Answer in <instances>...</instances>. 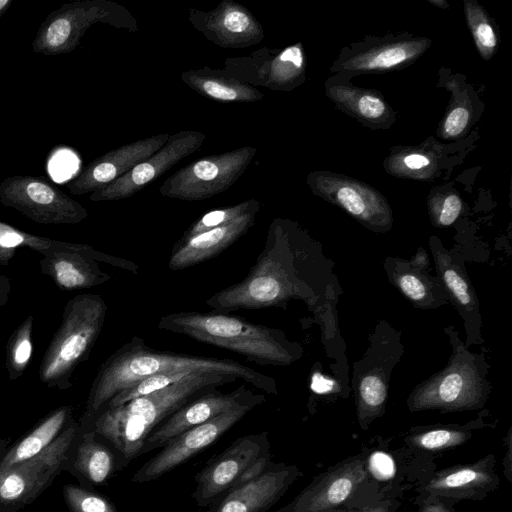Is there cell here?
Returning <instances> with one entry per match:
<instances>
[{
	"label": "cell",
	"mask_w": 512,
	"mask_h": 512,
	"mask_svg": "<svg viewBox=\"0 0 512 512\" xmlns=\"http://www.w3.org/2000/svg\"><path fill=\"white\" fill-rule=\"evenodd\" d=\"M271 458L266 431L239 437L195 475L191 498L198 506L208 508L263 472Z\"/></svg>",
	"instance_id": "obj_9"
},
{
	"label": "cell",
	"mask_w": 512,
	"mask_h": 512,
	"mask_svg": "<svg viewBox=\"0 0 512 512\" xmlns=\"http://www.w3.org/2000/svg\"><path fill=\"white\" fill-rule=\"evenodd\" d=\"M73 418V407L60 406L42 418L0 458V470L26 461L50 446Z\"/></svg>",
	"instance_id": "obj_31"
},
{
	"label": "cell",
	"mask_w": 512,
	"mask_h": 512,
	"mask_svg": "<svg viewBox=\"0 0 512 512\" xmlns=\"http://www.w3.org/2000/svg\"><path fill=\"white\" fill-rule=\"evenodd\" d=\"M257 149H237L196 159L180 168L159 187L162 196L182 201H202L228 190L246 171Z\"/></svg>",
	"instance_id": "obj_10"
},
{
	"label": "cell",
	"mask_w": 512,
	"mask_h": 512,
	"mask_svg": "<svg viewBox=\"0 0 512 512\" xmlns=\"http://www.w3.org/2000/svg\"><path fill=\"white\" fill-rule=\"evenodd\" d=\"M463 209V202L456 192H436L428 200L431 222L436 227H447L456 221Z\"/></svg>",
	"instance_id": "obj_41"
},
{
	"label": "cell",
	"mask_w": 512,
	"mask_h": 512,
	"mask_svg": "<svg viewBox=\"0 0 512 512\" xmlns=\"http://www.w3.org/2000/svg\"><path fill=\"white\" fill-rule=\"evenodd\" d=\"M260 206L261 204L258 200L248 199L234 205L211 210L194 221L184 232L183 236H194L225 225L250 211L260 210Z\"/></svg>",
	"instance_id": "obj_38"
},
{
	"label": "cell",
	"mask_w": 512,
	"mask_h": 512,
	"mask_svg": "<svg viewBox=\"0 0 512 512\" xmlns=\"http://www.w3.org/2000/svg\"><path fill=\"white\" fill-rule=\"evenodd\" d=\"M0 512H18V510L9 505L0 503Z\"/></svg>",
	"instance_id": "obj_51"
},
{
	"label": "cell",
	"mask_w": 512,
	"mask_h": 512,
	"mask_svg": "<svg viewBox=\"0 0 512 512\" xmlns=\"http://www.w3.org/2000/svg\"><path fill=\"white\" fill-rule=\"evenodd\" d=\"M313 194L340 207L374 232L393 226L392 210L386 198L369 184L327 171H314L307 177Z\"/></svg>",
	"instance_id": "obj_15"
},
{
	"label": "cell",
	"mask_w": 512,
	"mask_h": 512,
	"mask_svg": "<svg viewBox=\"0 0 512 512\" xmlns=\"http://www.w3.org/2000/svg\"><path fill=\"white\" fill-rule=\"evenodd\" d=\"M11 291L10 279L6 275H0V307L4 306L8 300Z\"/></svg>",
	"instance_id": "obj_46"
},
{
	"label": "cell",
	"mask_w": 512,
	"mask_h": 512,
	"mask_svg": "<svg viewBox=\"0 0 512 512\" xmlns=\"http://www.w3.org/2000/svg\"><path fill=\"white\" fill-rule=\"evenodd\" d=\"M222 70L253 87L290 91L305 80L306 57L300 42L283 49L264 47L248 56L227 58Z\"/></svg>",
	"instance_id": "obj_16"
},
{
	"label": "cell",
	"mask_w": 512,
	"mask_h": 512,
	"mask_svg": "<svg viewBox=\"0 0 512 512\" xmlns=\"http://www.w3.org/2000/svg\"><path fill=\"white\" fill-rule=\"evenodd\" d=\"M265 401L264 394L258 393L255 398L180 433L145 462L132 476L131 481L142 484L157 480L216 442L247 413Z\"/></svg>",
	"instance_id": "obj_13"
},
{
	"label": "cell",
	"mask_w": 512,
	"mask_h": 512,
	"mask_svg": "<svg viewBox=\"0 0 512 512\" xmlns=\"http://www.w3.org/2000/svg\"><path fill=\"white\" fill-rule=\"evenodd\" d=\"M366 476L348 509H363L386 499H399L415 490L436 470L434 459L421 456L390 439L375 437L362 447Z\"/></svg>",
	"instance_id": "obj_7"
},
{
	"label": "cell",
	"mask_w": 512,
	"mask_h": 512,
	"mask_svg": "<svg viewBox=\"0 0 512 512\" xmlns=\"http://www.w3.org/2000/svg\"><path fill=\"white\" fill-rule=\"evenodd\" d=\"M188 21L221 48H248L264 38L261 23L247 7L234 0H222L210 11L190 8Z\"/></svg>",
	"instance_id": "obj_20"
},
{
	"label": "cell",
	"mask_w": 512,
	"mask_h": 512,
	"mask_svg": "<svg viewBox=\"0 0 512 512\" xmlns=\"http://www.w3.org/2000/svg\"><path fill=\"white\" fill-rule=\"evenodd\" d=\"M437 277L454 308L462 317L466 330V347L481 342V314L479 301L462 261L442 246L436 237L430 238Z\"/></svg>",
	"instance_id": "obj_24"
},
{
	"label": "cell",
	"mask_w": 512,
	"mask_h": 512,
	"mask_svg": "<svg viewBox=\"0 0 512 512\" xmlns=\"http://www.w3.org/2000/svg\"><path fill=\"white\" fill-rule=\"evenodd\" d=\"M464 11L479 54L485 60L491 59L497 50L498 38L488 14L473 0L464 2Z\"/></svg>",
	"instance_id": "obj_36"
},
{
	"label": "cell",
	"mask_w": 512,
	"mask_h": 512,
	"mask_svg": "<svg viewBox=\"0 0 512 512\" xmlns=\"http://www.w3.org/2000/svg\"><path fill=\"white\" fill-rule=\"evenodd\" d=\"M310 387L311 390L317 394H330L340 390L335 380L319 372L313 374Z\"/></svg>",
	"instance_id": "obj_42"
},
{
	"label": "cell",
	"mask_w": 512,
	"mask_h": 512,
	"mask_svg": "<svg viewBox=\"0 0 512 512\" xmlns=\"http://www.w3.org/2000/svg\"><path fill=\"white\" fill-rule=\"evenodd\" d=\"M107 305L98 294L83 293L65 305L62 321L39 367V379L48 388L72 387L76 368L89 358L104 326Z\"/></svg>",
	"instance_id": "obj_5"
},
{
	"label": "cell",
	"mask_w": 512,
	"mask_h": 512,
	"mask_svg": "<svg viewBox=\"0 0 512 512\" xmlns=\"http://www.w3.org/2000/svg\"><path fill=\"white\" fill-rule=\"evenodd\" d=\"M328 97L345 112L369 125H384L391 121L392 111L376 91L346 84L327 85Z\"/></svg>",
	"instance_id": "obj_32"
},
{
	"label": "cell",
	"mask_w": 512,
	"mask_h": 512,
	"mask_svg": "<svg viewBox=\"0 0 512 512\" xmlns=\"http://www.w3.org/2000/svg\"><path fill=\"white\" fill-rule=\"evenodd\" d=\"M401 504L399 499H386L363 509H340L333 512H397Z\"/></svg>",
	"instance_id": "obj_43"
},
{
	"label": "cell",
	"mask_w": 512,
	"mask_h": 512,
	"mask_svg": "<svg viewBox=\"0 0 512 512\" xmlns=\"http://www.w3.org/2000/svg\"><path fill=\"white\" fill-rule=\"evenodd\" d=\"M12 0H0V18L10 8Z\"/></svg>",
	"instance_id": "obj_48"
},
{
	"label": "cell",
	"mask_w": 512,
	"mask_h": 512,
	"mask_svg": "<svg viewBox=\"0 0 512 512\" xmlns=\"http://www.w3.org/2000/svg\"><path fill=\"white\" fill-rule=\"evenodd\" d=\"M40 270L62 291L88 289L102 285L112 276L101 270L99 262L138 274L133 261L95 250L92 246L56 240L42 255Z\"/></svg>",
	"instance_id": "obj_14"
},
{
	"label": "cell",
	"mask_w": 512,
	"mask_h": 512,
	"mask_svg": "<svg viewBox=\"0 0 512 512\" xmlns=\"http://www.w3.org/2000/svg\"><path fill=\"white\" fill-rule=\"evenodd\" d=\"M238 378L214 372L192 373L161 390L137 397L117 407L102 409L79 424L103 438L118 457L119 470L137 458L150 433L187 402Z\"/></svg>",
	"instance_id": "obj_3"
},
{
	"label": "cell",
	"mask_w": 512,
	"mask_h": 512,
	"mask_svg": "<svg viewBox=\"0 0 512 512\" xmlns=\"http://www.w3.org/2000/svg\"><path fill=\"white\" fill-rule=\"evenodd\" d=\"M296 225L282 218L271 222L264 247L246 277L205 300L215 312L285 308L291 299L308 300L311 288Z\"/></svg>",
	"instance_id": "obj_1"
},
{
	"label": "cell",
	"mask_w": 512,
	"mask_h": 512,
	"mask_svg": "<svg viewBox=\"0 0 512 512\" xmlns=\"http://www.w3.org/2000/svg\"><path fill=\"white\" fill-rule=\"evenodd\" d=\"M55 242L54 239L30 234L0 222V265L7 266L18 248L28 247L43 255Z\"/></svg>",
	"instance_id": "obj_37"
},
{
	"label": "cell",
	"mask_w": 512,
	"mask_h": 512,
	"mask_svg": "<svg viewBox=\"0 0 512 512\" xmlns=\"http://www.w3.org/2000/svg\"><path fill=\"white\" fill-rule=\"evenodd\" d=\"M64 470L73 474L86 488L103 485L120 471L113 448L95 432L81 428Z\"/></svg>",
	"instance_id": "obj_27"
},
{
	"label": "cell",
	"mask_w": 512,
	"mask_h": 512,
	"mask_svg": "<svg viewBox=\"0 0 512 512\" xmlns=\"http://www.w3.org/2000/svg\"><path fill=\"white\" fill-rule=\"evenodd\" d=\"M500 476L490 453L470 464H456L434 471L415 491L414 504L438 500L453 506L462 500L480 501L497 490Z\"/></svg>",
	"instance_id": "obj_17"
},
{
	"label": "cell",
	"mask_w": 512,
	"mask_h": 512,
	"mask_svg": "<svg viewBox=\"0 0 512 512\" xmlns=\"http://www.w3.org/2000/svg\"><path fill=\"white\" fill-rule=\"evenodd\" d=\"M431 40L414 37L379 41L341 56L332 69L349 73H381L397 69L418 59Z\"/></svg>",
	"instance_id": "obj_25"
},
{
	"label": "cell",
	"mask_w": 512,
	"mask_h": 512,
	"mask_svg": "<svg viewBox=\"0 0 512 512\" xmlns=\"http://www.w3.org/2000/svg\"><path fill=\"white\" fill-rule=\"evenodd\" d=\"M384 266L391 283L415 307L435 309L448 302L438 277L428 275L409 260L388 257Z\"/></svg>",
	"instance_id": "obj_29"
},
{
	"label": "cell",
	"mask_w": 512,
	"mask_h": 512,
	"mask_svg": "<svg viewBox=\"0 0 512 512\" xmlns=\"http://www.w3.org/2000/svg\"><path fill=\"white\" fill-rule=\"evenodd\" d=\"M302 476L296 465L271 462L204 512H268Z\"/></svg>",
	"instance_id": "obj_23"
},
{
	"label": "cell",
	"mask_w": 512,
	"mask_h": 512,
	"mask_svg": "<svg viewBox=\"0 0 512 512\" xmlns=\"http://www.w3.org/2000/svg\"><path fill=\"white\" fill-rule=\"evenodd\" d=\"M366 476L363 450L329 467L287 504V512H333L348 509Z\"/></svg>",
	"instance_id": "obj_19"
},
{
	"label": "cell",
	"mask_w": 512,
	"mask_h": 512,
	"mask_svg": "<svg viewBox=\"0 0 512 512\" xmlns=\"http://www.w3.org/2000/svg\"><path fill=\"white\" fill-rule=\"evenodd\" d=\"M205 139L206 134L197 130H182L170 135L165 145L156 153L106 187L91 193L90 200L114 201L133 196L182 159L195 153Z\"/></svg>",
	"instance_id": "obj_18"
},
{
	"label": "cell",
	"mask_w": 512,
	"mask_h": 512,
	"mask_svg": "<svg viewBox=\"0 0 512 512\" xmlns=\"http://www.w3.org/2000/svg\"><path fill=\"white\" fill-rule=\"evenodd\" d=\"M157 327L223 348L258 365L286 366L302 356V348L282 330L221 312L180 311L162 316Z\"/></svg>",
	"instance_id": "obj_4"
},
{
	"label": "cell",
	"mask_w": 512,
	"mask_h": 512,
	"mask_svg": "<svg viewBox=\"0 0 512 512\" xmlns=\"http://www.w3.org/2000/svg\"><path fill=\"white\" fill-rule=\"evenodd\" d=\"M488 426L482 416L465 424L415 426L404 435L403 445L421 456L435 459L468 442Z\"/></svg>",
	"instance_id": "obj_28"
},
{
	"label": "cell",
	"mask_w": 512,
	"mask_h": 512,
	"mask_svg": "<svg viewBox=\"0 0 512 512\" xmlns=\"http://www.w3.org/2000/svg\"><path fill=\"white\" fill-rule=\"evenodd\" d=\"M181 80L201 96L219 102L251 103L264 96L256 87L209 67L187 70Z\"/></svg>",
	"instance_id": "obj_30"
},
{
	"label": "cell",
	"mask_w": 512,
	"mask_h": 512,
	"mask_svg": "<svg viewBox=\"0 0 512 512\" xmlns=\"http://www.w3.org/2000/svg\"><path fill=\"white\" fill-rule=\"evenodd\" d=\"M62 492L70 512H118L107 497L81 485L67 484Z\"/></svg>",
	"instance_id": "obj_39"
},
{
	"label": "cell",
	"mask_w": 512,
	"mask_h": 512,
	"mask_svg": "<svg viewBox=\"0 0 512 512\" xmlns=\"http://www.w3.org/2000/svg\"><path fill=\"white\" fill-rule=\"evenodd\" d=\"M275 512H287V505L279 508L278 510H276Z\"/></svg>",
	"instance_id": "obj_52"
},
{
	"label": "cell",
	"mask_w": 512,
	"mask_h": 512,
	"mask_svg": "<svg viewBox=\"0 0 512 512\" xmlns=\"http://www.w3.org/2000/svg\"><path fill=\"white\" fill-rule=\"evenodd\" d=\"M388 382L389 375L376 365L359 376L356 385L357 418L364 431L385 412Z\"/></svg>",
	"instance_id": "obj_33"
},
{
	"label": "cell",
	"mask_w": 512,
	"mask_h": 512,
	"mask_svg": "<svg viewBox=\"0 0 512 512\" xmlns=\"http://www.w3.org/2000/svg\"><path fill=\"white\" fill-rule=\"evenodd\" d=\"M169 136L168 133H162L145 137L106 152L91 161L66 184V188L74 195H84L106 187L156 153L165 145Z\"/></svg>",
	"instance_id": "obj_22"
},
{
	"label": "cell",
	"mask_w": 512,
	"mask_h": 512,
	"mask_svg": "<svg viewBox=\"0 0 512 512\" xmlns=\"http://www.w3.org/2000/svg\"><path fill=\"white\" fill-rule=\"evenodd\" d=\"M79 432V422L72 418L44 451L26 461L0 470V503L19 510L40 496L64 470Z\"/></svg>",
	"instance_id": "obj_11"
},
{
	"label": "cell",
	"mask_w": 512,
	"mask_h": 512,
	"mask_svg": "<svg viewBox=\"0 0 512 512\" xmlns=\"http://www.w3.org/2000/svg\"><path fill=\"white\" fill-rule=\"evenodd\" d=\"M0 202L40 224H77L88 211L44 178L15 175L0 183Z\"/></svg>",
	"instance_id": "obj_12"
},
{
	"label": "cell",
	"mask_w": 512,
	"mask_h": 512,
	"mask_svg": "<svg viewBox=\"0 0 512 512\" xmlns=\"http://www.w3.org/2000/svg\"><path fill=\"white\" fill-rule=\"evenodd\" d=\"M472 118V110L467 98L456 96L453 91L450 106L438 130L444 139H456L468 128Z\"/></svg>",
	"instance_id": "obj_40"
},
{
	"label": "cell",
	"mask_w": 512,
	"mask_h": 512,
	"mask_svg": "<svg viewBox=\"0 0 512 512\" xmlns=\"http://www.w3.org/2000/svg\"><path fill=\"white\" fill-rule=\"evenodd\" d=\"M453 347L448 364L410 393V412L439 410L442 413L481 409L486 403L490 384L488 364L483 357L468 350L453 327L445 328Z\"/></svg>",
	"instance_id": "obj_6"
},
{
	"label": "cell",
	"mask_w": 512,
	"mask_h": 512,
	"mask_svg": "<svg viewBox=\"0 0 512 512\" xmlns=\"http://www.w3.org/2000/svg\"><path fill=\"white\" fill-rule=\"evenodd\" d=\"M97 23L128 32L139 29L136 18L119 3L110 0L73 1L45 17L32 43V50L46 56L72 52L86 31Z\"/></svg>",
	"instance_id": "obj_8"
},
{
	"label": "cell",
	"mask_w": 512,
	"mask_h": 512,
	"mask_svg": "<svg viewBox=\"0 0 512 512\" xmlns=\"http://www.w3.org/2000/svg\"><path fill=\"white\" fill-rule=\"evenodd\" d=\"M418 507L417 512H457L453 506H449L438 500L424 502Z\"/></svg>",
	"instance_id": "obj_45"
},
{
	"label": "cell",
	"mask_w": 512,
	"mask_h": 512,
	"mask_svg": "<svg viewBox=\"0 0 512 512\" xmlns=\"http://www.w3.org/2000/svg\"><path fill=\"white\" fill-rule=\"evenodd\" d=\"M386 160V169L397 177L426 179L432 176L437 167L435 158L419 148L401 149Z\"/></svg>",
	"instance_id": "obj_35"
},
{
	"label": "cell",
	"mask_w": 512,
	"mask_h": 512,
	"mask_svg": "<svg viewBox=\"0 0 512 512\" xmlns=\"http://www.w3.org/2000/svg\"><path fill=\"white\" fill-rule=\"evenodd\" d=\"M33 321L32 315L27 316L8 339L5 367L11 381L20 378L31 361Z\"/></svg>",
	"instance_id": "obj_34"
},
{
	"label": "cell",
	"mask_w": 512,
	"mask_h": 512,
	"mask_svg": "<svg viewBox=\"0 0 512 512\" xmlns=\"http://www.w3.org/2000/svg\"><path fill=\"white\" fill-rule=\"evenodd\" d=\"M414 266L417 268L427 271L429 266V258L427 256V253L422 248L418 249V252L415 256L412 257L411 260H409Z\"/></svg>",
	"instance_id": "obj_47"
},
{
	"label": "cell",
	"mask_w": 512,
	"mask_h": 512,
	"mask_svg": "<svg viewBox=\"0 0 512 512\" xmlns=\"http://www.w3.org/2000/svg\"><path fill=\"white\" fill-rule=\"evenodd\" d=\"M506 452L503 458L504 475L509 483L512 481V427L505 437Z\"/></svg>",
	"instance_id": "obj_44"
},
{
	"label": "cell",
	"mask_w": 512,
	"mask_h": 512,
	"mask_svg": "<svg viewBox=\"0 0 512 512\" xmlns=\"http://www.w3.org/2000/svg\"><path fill=\"white\" fill-rule=\"evenodd\" d=\"M429 2L439 8H447L449 6L444 0H429Z\"/></svg>",
	"instance_id": "obj_50"
},
{
	"label": "cell",
	"mask_w": 512,
	"mask_h": 512,
	"mask_svg": "<svg viewBox=\"0 0 512 512\" xmlns=\"http://www.w3.org/2000/svg\"><path fill=\"white\" fill-rule=\"evenodd\" d=\"M245 384L231 392L210 390L187 402L158 425L146 438L139 456L163 447L180 433L223 414L257 396Z\"/></svg>",
	"instance_id": "obj_21"
},
{
	"label": "cell",
	"mask_w": 512,
	"mask_h": 512,
	"mask_svg": "<svg viewBox=\"0 0 512 512\" xmlns=\"http://www.w3.org/2000/svg\"><path fill=\"white\" fill-rule=\"evenodd\" d=\"M214 372L244 380L254 388L277 394L274 378L229 358L158 351L134 336L99 368L79 424L94 417L115 395L152 375L168 372Z\"/></svg>",
	"instance_id": "obj_2"
},
{
	"label": "cell",
	"mask_w": 512,
	"mask_h": 512,
	"mask_svg": "<svg viewBox=\"0 0 512 512\" xmlns=\"http://www.w3.org/2000/svg\"><path fill=\"white\" fill-rule=\"evenodd\" d=\"M258 212L250 211L225 225L194 236H182L171 250L169 268L183 270L217 256L247 233Z\"/></svg>",
	"instance_id": "obj_26"
},
{
	"label": "cell",
	"mask_w": 512,
	"mask_h": 512,
	"mask_svg": "<svg viewBox=\"0 0 512 512\" xmlns=\"http://www.w3.org/2000/svg\"><path fill=\"white\" fill-rule=\"evenodd\" d=\"M8 443V440L0 439V458L7 452Z\"/></svg>",
	"instance_id": "obj_49"
}]
</instances>
